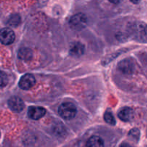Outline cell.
I'll list each match as a JSON object with an SVG mask.
<instances>
[{"mask_svg":"<svg viewBox=\"0 0 147 147\" xmlns=\"http://www.w3.org/2000/svg\"><path fill=\"white\" fill-rule=\"evenodd\" d=\"M18 56L22 60H28L32 57V52L28 48H22L20 49L18 53Z\"/></svg>","mask_w":147,"mask_h":147,"instance_id":"12","label":"cell"},{"mask_svg":"<svg viewBox=\"0 0 147 147\" xmlns=\"http://www.w3.org/2000/svg\"><path fill=\"white\" fill-rule=\"evenodd\" d=\"M35 84V78L34 76L30 73L24 75L19 82V86L23 90H29Z\"/></svg>","mask_w":147,"mask_h":147,"instance_id":"5","label":"cell"},{"mask_svg":"<svg viewBox=\"0 0 147 147\" xmlns=\"http://www.w3.org/2000/svg\"><path fill=\"white\" fill-rule=\"evenodd\" d=\"M85 47L82 43L79 42H75L72 43L70 47V55L76 57H80L84 53Z\"/></svg>","mask_w":147,"mask_h":147,"instance_id":"8","label":"cell"},{"mask_svg":"<svg viewBox=\"0 0 147 147\" xmlns=\"http://www.w3.org/2000/svg\"><path fill=\"white\" fill-rule=\"evenodd\" d=\"M37 1H38V2L40 3V4H43V5H45V4H46V3L47 2L48 0H37Z\"/></svg>","mask_w":147,"mask_h":147,"instance_id":"17","label":"cell"},{"mask_svg":"<svg viewBox=\"0 0 147 147\" xmlns=\"http://www.w3.org/2000/svg\"><path fill=\"white\" fill-rule=\"evenodd\" d=\"M119 69L123 73H131L132 69H133V65L128 60H122L119 64Z\"/></svg>","mask_w":147,"mask_h":147,"instance_id":"11","label":"cell"},{"mask_svg":"<svg viewBox=\"0 0 147 147\" xmlns=\"http://www.w3.org/2000/svg\"><path fill=\"white\" fill-rule=\"evenodd\" d=\"M8 106L12 111L20 112L24 109V103L20 98L17 96H12L9 99Z\"/></svg>","mask_w":147,"mask_h":147,"instance_id":"6","label":"cell"},{"mask_svg":"<svg viewBox=\"0 0 147 147\" xmlns=\"http://www.w3.org/2000/svg\"><path fill=\"white\" fill-rule=\"evenodd\" d=\"M86 147H104V142L100 136H93L86 142Z\"/></svg>","mask_w":147,"mask_h":147,"instance_id":"9","label":"cell"},{"mask_svg":"<svg viewBox=\"0 0 147 147\" xmlns=\"http://www.w3.org/2000/svg\"><path fill=\"white\" fill-rule=\"evenodd\" d=\"M15 34L10 28H3L0 30V42L2 44L8 45L14 42Z\"/></svg>","mask_w":147,"mask_h":147,"instance_id":"3","label":"cell"},{"mask_svg":"<svg viewBox=\"0 0 147 147\" xmlns=\"http://www.w3.org/2000/svg\"><path fill=\"white\" fill-rule=\"evenodd\" d=\"M131 2H133L134 4H138V3L140 1V0H130Z\"/></svg>","mask_w":147,"mask_h":147,"instance_id":"19","label":"cell"},{"mask_svg":"<svg viewBox=\"0 0 147 147\" xmlns=\"http://www.w3.org/2000/svg\"><path fill=\"white\" fill-rule=\"evenodd\" d=\"M0 88H1V86H0Z\"/></svg>","mask_w":147,"mask_h":147,"instance_id":"22","label":"cell"},{"mask_svg":"<svg viewBox=\"0 0 147 147\" xmlns=\"http://www.w3.org/2000/svg\"><path fill=\"white\" fill-rule=\"evenodd\" d=\"M118 116L123 121H129L133 116V111L130 108H124L119 111Z\"/></svg>","mask_w":147,"mask_h":147,"instance_id":"10","label":"cell"},{"mask_svg":"<svg viewBox=\"0 0 147 147\" xmlns=\"http://www.w3.org/2000/svg\"><path fill=\"white\" fill-rule=\"evenodd\" d=\"M46 110L40 106H31L29 108L27 114L28 116L34 120H38L45 115Z\"/></svg>","mask_w":147,"mask_h":147,"instance_id":"7","label":"cell"},{"mask_svg":"<svg viewBox=\"0 0 147 147\" xmlns=\"http://www.w3.org/2000/svg\"><path fill=\"white\" fill-rule=\"evenodd\" d=\"M58 113L64 119L70 120L76 116L77 113V109L73 103L66 102L60 105L58 109Z\"/></svg>","mask_w":147,"mask_h":147,"instance_id":"1","label":"cell"},{"mask_svg":"<svg viewBox=\"0 0 147 147\" xmlns=\"http://www.w3.org/2000/svg\"><path fill=\"white\" fill-rule=\"evenodd\" d=\"M104 120L106 121V123H109L110 125L116 124V120H115L114 116H113L112 113L111 111H106L104 114Z\"/></svg>","mask_w":147,"mask_h":147,"instance_id":"13","label":"cell"},{"mask_svg":"<svg viewBox=\"0 0 147 147\" xmlns=\"http://www.w3.org/2000/svg\"><path fill=\"white\" fill-rule=\"evenodd\" d=\"M70 27L75 30H81L86 26L87 24V19L86 16L83 13L74 14L70 18L69 22Z\"/></svg>","mask_w":147,"mask_h":147,"instance_id":"2","label":"cell"},{"mask_svg":"<svg viewBox=\"0 0 147 147\" xmlns=\"http://www.w3.org/2000/svg\"><path fill=\"white\" fill-rule=\"evenodd\" d=\"M134 34L137 40L147 42V25L144 23H138L134 27Z\"/></svg>","mask_w":147,"mask_h":147,"instance_id":"4","label":"cell"},{"mask_svg":"<svg viewBox=\"0 0 147 147\" xmlns=\"http://www.w3.org/2000/svg\"><path fill=\"white\" fill-rule=\"evenodd\" d=\"M8 83V77L4 72L0 71V86L1 88L4 87Z\"/></svg>","mask_w":147,"mask_h":147,"instance_id":"15","label":"cell"},{"mask_svg":"<svg viewBox=\"0 0 147 147\" xmlns=\"http://www.w3.org/2000/svg\"><path fill=\"white\" fill-rule=\"evenodd\" d=\"M129 136L131 137L134 140L138 141L139 139V136H140V132H139V129H134L130 131L129 134Z\"/></svg>","mask_w":147,"mask_h":147,"instance_id":"16","label":"cell"},{"mask_svg":"<svg viewBox=\"0 0 147 147\" xmlns=\"http://www.w3.org/2000/svg\"><path fill=\"white\" fill-rule=\"evenodd\" d=\"M109 1H110L111 3H113V4H119V3L121 1V0H109Z\"/></svg>","mask_w":147,"mask_h":147,"instance_id":"18","label":"cell"},{"mask_svg":"<svg viewBox=\"0 0 147 147\" xmlns=\"http://www.w3.org/2000/svg\"><path fill=\"white\" fill-rule=\"evenodd\" d=\"M0 138H1V133H0Z\"/></svg>","mask_w":147,"mask_h":147,"instance_id":"21","label":"cell"},{"mask_svg":"<svg viewBox=\"0 0 147 147\" xmlns=\"http://www.w3.org/2000/svg\"><path fill=\"white\" fill-rule=\"evenodd\" d=\"M121 147H131V146L128 144H123L121 146Z\"/></svg>","mask_w":147,"mask_h":147,"instance_id":"20","label":"cell"},{"mask_svg":"<svg viewBox=\"0 0 147 147\" xmlns=\"http://www.w3.org/2000/svg\"><path fill=\"white\" fill-rule=\"evenodd\" d=\"M20 22V16L17 14H14V15H11L10 17L9 20V24L11 26H17L18 25L19 23Z\"/></svg>","mask_w":147,"mask_h":147,"instance_id":"14","label":"cell"}]
</instances>
